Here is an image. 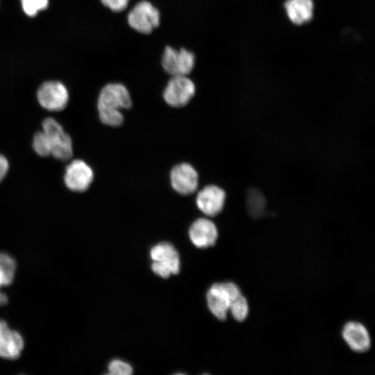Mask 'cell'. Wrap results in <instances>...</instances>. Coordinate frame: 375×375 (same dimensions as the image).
Returning a JSON list of instances; mask_svg holds the SVG:
<instances>
[{
  "label": "cell",
  "instance_id": "obj_14",
  "mask_svg": "<svg viewBox=\"0 0 375 375\" xmlns=\"http://www.w3.org/2000/svg\"><path fill=\"white\" fill-rule=\"evenodd\" d=\"M24 348V340L16 331L9 328L7 323L0 320V357L17 359Z\"/></svg>",
  "mask_w": 375,
  "mask_h": 375
},
{
  "label": "cell",
  "instance_id": "obj_9",
  "mask_svg": "<svg viewBox=\"0 0 375 375\" xmlns=\"http://www.w3.org/2000/svg\"><path fill=\"white\" fill-rule=\"evenodd\" d=\"M93 171L83 160H74L66 167L64 181L66 186L74 192H84L93 181Z\"/></svg>",
  "mask_w": 375,
  "mask_h": 375
},
{
  "label": "cell",
  "instance_id": "obj_6",
  "mask_svg": "<svg viewBox=\"0 0 375 375\" xmlns=\"http://www.w3.org/2000/svg\"><path fill=\"white\" fill-rule=\"evenodd\" d=\"M195 90L194 83L187 76H172L164 90L163 98L172 107H182L192 99Z\"/></svg>",
  "mask_w": 375,
  "mask_h": 375
},
{
  "label": "cell",
  "instance_id": "obj_1",
  "mask_svg": "<svg viewBox=\"0 0 375 375\" xmlns=\"http://www.w3.org/2000/svg\"><path fill=\"white\" fill-rule=\"evenodd\" d=\"M131 99L127 88L121 83L106 85L98 98V111L101 121L108 126H119L124 121L120 110L131 106Z\"/></svg>",
  "mask_w": 375,
  "mask_h": 375
},
{
  "label": "cell",
  "instance_id": "obj_18",
  "mask_svg": "<svg viewBox=\"0 0 375 375\" xmlns=\"http://www.w3.org/2000/svg\"><path fill=\"white\" fill-rule=\"evenodd\" d=\"M33 147L39 156L43 157L51 156L50 145L47 136L42 131L36 133L34 135Z\"/></svg>",
  "mask_w": 375,
  "mask_h": 375
},
{
  "label": "cell",
  "instance_id": "obj_13",
  "mask_svg": "<svg viewBox=\"0 0 375 375\" xmlns=\"http://www.w3.org/2000/svg\"><path fill=\"white\" fill-rule=\"evenodd\" d=\"M342 335L349 347L355 352H366L371 347L369 332L359 322H349L346 324L342 328Z\"/></svg>",
  "mask_w": 375,
  "mask_h": 375
},
{
  "label": "cell",
  "instance_id": "obj_22",
  "mask_svg": "<svg viewBox=\"0 0 375 375\" xmlns=\"http://www.w3.org/2000/svg\"><path fill=\"white\" fill-rule=\"evenodd\" d=\"M9 165L7 159L1 154H0V181L6 176Z\"/></svg>",
  "mask_w": 375,
  "mask_h": 375
},
{
  "label": "cell",
  "instance_id": "obj_8",
  "mask_svg": "<svg viewBox=\"0 0 375 375\" xmlns=\"http://www.w3.org/2000/svg\"><path fill=\"white\" fill-rule=\"evenodd\" d=\"M38 100L44 108L51 111L63 110L69 101L66 87L59 81H47L38 90Z\"/></svg>",
  "mask_w": 375,
  "mask_h": 375
},
{
  "label": "cell",
  "instance_id": "obj_2",
  "mask_svg": "<svg viewBox=\"0 0 375 375\" xmlns=\"http://www.w3.org/2000/svg\"><path fill=\"white\" fill-rule=\"evenodd\" d=\"M242 294L239 287L232 283L213 284L206 294L208 308L219 320H225L231 303Z\"/></svg>",
  "mask_w": 375,
  "mask_h": 375
},
{
  "label": "cell",
  "instance_id": "obj_11",
  "mask_svg": "<svg viewBox=\"0 0 375 375\" xmlns=\"http://www.w3.org/2000/svg\"><path fill=\"white\" fill-rule=\"evenodd\" d=\"M225 199L224 190L216 185H208L198 193L196 203L203 213L213 217L222 210Z\"/></svg>",
  "mask_w": 375,
  "mask_h": 375
},
{
  "label": "cell",
  "instance_id": "obj_7",
  "mask_svg": "<svg viewBox=\"0 0 375 375\" xmlns=\"http://www.w3.org/2000/svg\"><path fill=\"white\" fill-rule=\"evenodd\" d=\"M195 56L192 51L181 48L176 50L166 47L161 60L164 70L172 76L189 74L194 68Z\"/></svg>",
  "mask_w": 375,
  "mask_h": 375
},
{
  "label": "cell",
  "instance_id": "obj_5",
  "mask_svg": "<svg viewBox=\"0 0 375 375\" xmlns=\"http://www.w3.org/2000/svg\"><path fill=\"white\" fill-rule=\"evenodd\" d=\"M128 25L136 31L148 34L160 24L159 10L149 1L138 2L127 16Z\"/></svg>",
  "mask_w": 375,
  "mask_h": 375
},
{
  "label": "cell",
  "instance_id": "obj_15",
  "mask_svg": "<svg viewBox=\"0 0 375 375\" xmlns=\"http://www.w3.org/2000/svg\"><path fill=\"white\" fill-rule=\"evenodd\" d=\"M285 9L289 19L294 24L299 25L312 18L314 6L312 0H287Z\"/></svg>",
  "mask_w": 375,
  "mask_h": 375
},
{
  "label": "cell",
  "instance_id": "obj_3",
  "mask_svg": "<svg viewBox=\"0 0 375 375\" xmlns=\"http://www.w3.org/2000/svg\"><path fill=\"white\" fill-rule=\"evenodd\" d=\"M150 256L153 260L151 269L156 275L167 278L179 272V255L171 244L160 242L155 245L150 251Z\"/></svg>",
  "mask_w": 375,
  "mask_h": 375
},
{
  "label": "cell",
  "instance_id": "obj_23",
  "mask_svg": "<svg viewBox=\"0 0 375 375\" xmlns=\"http://www.w3.org/2000/svg\"><path fill=\"white\" fill-rule=\"evenodd\" d=\"M7 302H8L7 297L4 294L0 292V306H3L6 304Z\"/></svg>",
  "mask_w": 375,
  "mask_h": 375
},
{
  "label": "cell",
  "instance_id": "obj_21",
  "mask_svg": "<svg viewBox=\"0 0 375 375\" xmlns=\"http://www.w3.org/2000/svg\"><path fill=\"white\" fill-rule=\"evenodd\" d=\"M101 3L113 12H121L128 6L129 0H101Z\"/></svg>",
  "mask_w": 375,
  "mask_h": 375
},
{
  "label": "cell",
  "instance_id": "obj_17",
  "mask_svg": "<svg viewBox=\"0 0 375 375\" xmlns=\"http://www.w3.org/2000/svg\"><path fill=\"white\" fill-rule=\"evenodd\" d=\"M233 317L238 321H244L249 314V305L247 299L241 294L235 298L229 307Z\"/></svg>",
  "mask_w": 375,
  "mask_h": 375
},
{
  "label": "cell",
  "instance_id": "obj_12",
  "mask_svg": "<svg viewBox=\"0 0 375 375\" xmlns=\"http://www.w3.org/2000/svg\"><path fill=\"white\" fill-rule=\"evenodd\" d=\"M189 236L197 247L207 248L215 244L218 237L217 228L211 220L199 218L191 225Z\"/></svg>",
  "mask_w": 375,
  "mask_h": 375
},
{
  "label": "cell",
  "instance_id": "obj_16",
  "mask_svg": "<svg viewBox=\"0 0 375 375\" xmlns=\"http://www.w3.org/2000/svg\"><path fill=\"white\" fill-rule=\"evenodd\" d=\"M16 269V262L7 253L0 252V287L12 283Z\"/></svg>",
  "mask_w": 375,
  "mask_h": 375
},
{
  "label": "cell",
  "instance_id": "obj_4",
  "mask_svg": "<svg viewBox=\"0 0 375 375\" xmlns=\"http://www.w3.org/2000/svg\"><path fill=\"white\" fill-rule=\"evenodd\" d=\"M44 133L51 149V156L60 160H69L73 153L70 136L53 118L49 117L42 122Z\"/></svg>",
  "mask_w": 375,
  "mask_h": 375
},
{
  "label": "cell",
  "instance_id": "obj_19",
  "mask_svg": "<svg viewBox=\"0 0 375 375\" xmlns=\"http://www.w3.org/2000/svg\"><path fill=\"white\" fill-rule=\"evenodd\" d=\"M21 3L26 15L34 17L48 7L49 0H21Z\"/></svg>",
  "mask_w": 375,
  "mask_h": 375
},
{
  "label": "cell",
  "instance_id": "obj_20",
  "mask_svg": "<svg viewBox=\"0 0 375 375\" xmlns=\"http://www.w3.org/2000/svg\"><path fill=\"white\" fill-rule=\"evenodd\" d=\"M133 373L132 367L127 362L119 360H112L108 365V374L112 375H130Z\"/></svg>",
  "mask_w": 375,
  "mask_h": 375
},
{
  "label": "cell",
  "instance_id": "obj_10",
  "mask_svg": "<svg viewBox=\"0 0 375 375\" xmlns=\"http://www.w3.org/2000/svg\"><path fill=\"white\" fill-rule=\"evenodd\" d=\"M170 180L174 190L183 195L193 193L198 186V174L188 163L174 166L171 171Z\"/></svg>",
  "mask_w": 375,
  "mask_h": 375
}]
</instances>
